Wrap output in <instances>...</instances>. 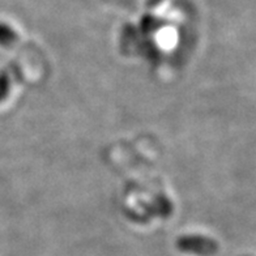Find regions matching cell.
Instances as JSON below:
<instances>
[{"label": "cell", "instance_id": "1", "mask_svg": "<svg viewBox=\"0 0 256 256\" xmlns=\"http://www.w3.org/2000/svg\"><path fill=\"white\" fill-rule=\"evenodd\" d=\"M179 247L183 251H190V252H196L200 254L202 256L212 255L216 251V246L212 242L202 240H182V243L179 244Z\"/></svg>", "mask_w": 256, "mask_h": 256}]
</instances>
